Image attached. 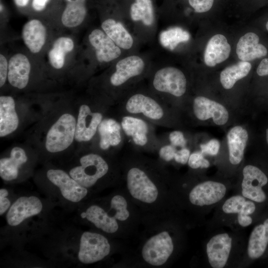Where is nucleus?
Here are the masks:
<instances>
[{"label": "nucleus", "mask_w": 268, "mask_h": 268, "mask_svg": "<svg viewBox=\"0 0 268 268\" xmlns=\"http://www.w3.org/2000/svg\"><path fill=\"white\" fill-rule=\"evenodd\" d=\"M257 73L259 76L268 75V59H264L260 63L257 69Z\"/></svg>", "instance_id": "nucleus-42"}, {"label": "nucleus", "mask_w": 268, "mask_h": 268, "mask_svg": "<svg viewBox=\"0 0 268 268\" xmlns=\"http://www.w3.org/2000/svg\"><path fill=\"white\" fill-rule=\"evenodd\" d=\"M151 86L153 93L179 112L176 100L182 98L187 89V80L182 71L173 67L160 68L152 76Z\"/></svg>", "instance_id": "nucleus-5"}, {"label": "nucleus", "mask_w": 268, "mask_h": 268, "mask_svg": "<svg viewBox=\"0 0 268 268\" xmlns=\"http://www.w3.org/2000/svg\"><path fill=\"white\" fill-rule=\"evenodd\" d=\"M8 71V62L5 57L2 54H0V86L1 87L4 84L7 78Z\"/></svg>", "instance_id": "nucleus-39"}, {"label": "nucleus", "mask_w": 268, "mask_h": 268, "mask_svg": "<svg viewBox=\"0 0 268 268\" xmlns=\"http://www.w3.org/2000/svg\"><path fill=\"white\" fill-rule=\"evenodd\" d=\"M47 36L45 25L39 20L33 19L23 26L22 37L28 50L33 54L39 53L44 46Z\"/></svg>", "instance_id": "nucleus-22"}, {"label": "nucleus", "mask_w": 268, "mask_h": 268, "mask_svg": "<svg viewBox=\"0 0 268 268\" xmlns=\"http://www.w3.org/2000/svg\"><path fill=\"white\" fill-rule=\"evenodd\" d=\"M252 67L248 62H240L224 69L220 75V81L224 88L230 89L239 80L246 76Z\"/></svg>", "instance_id": "nucleus-32"}, {"label": "nucleus", "mask_w": 268, "mask_h": 268, "mask_svg": "<svg viewBox=\"0 0 268 268\" xmlns=\"http://www.w3.org/2000/svg\"><path fill=\"white\" fill-rule=\"evenodd\" d=\"M101 28L121 49L129 50L133 46V38L121 22L112 18H108L102 23Z\"/></svg>", "instance_id": "nucleus-28"}, {"label": "nucleus", "mask_w": 268, "mask_h": 268, "mask_svg": "<svg viewBox=\"0 0 268 268\" xmlns=\"http://www.w3.org/2000/svg\"><path fill=\"white\" fill-rule=\"evenodd\" d=\"M30 70L31 64L27 56L22 53L13 55L8 61L9 83L18 89L24 88L28 83Z\"/></svg>", "instance_id": "nucleus-21"}, {"label": "nucleus", "mask_w": 268, "mask_h": 268, "mask_svg": "<svg viewBox=\"0 0 268 268\" xmlns=\"http://www.w3.org/2000/svg\"><path fill=\"white\" fill-rule=\"evenodd\" d=\"M231 47L226 37L220 34L212 36L207 43L204 61L208 67H213L228 59Z\"/></svg>", "instance_id": "nucleus-24"}, {"label": "nucleus", "mask_w": 268, "mask_h": 268, "mask_svg": "<svg viewBox=\"0 0 268 268\" xmlns=\"http://www.w3.org/2000/svg\"><path fill=\"white\" fill-rule=\"evenodd\" d=\"M15 102L9 96L0 97V136H5L15 131L18 126Z\"/></svg>", "instance_id": "nucleus-26"}, {"label": "nucleus", "mask_w": 268, "mask_h": 268, "mask_svg": "<svg viewBox=\"0 0 268 268\" xmlns=\"http://www.w3.org/2000/svg\"><path fill=\"white\" fill-rule=\"evenodd\" d=\"M133 150L139 152L156 153L159 145V136L155 125L137 116L120 114L117 117Z\"/></svg>", "instance_id": "nucleus-4"}, {"label": "nucleus", "mask_w": 268, "mask_h": 268, "mask_svg": "<svg viewBox=\"0 0 268 268\" xmlns=\"http://www.w3.org/2000/svg\"><path fill=\"white\" fill-rule=\"evenodd\" d=\"M8 192L6 189L0 190V215L1 216L10 207V201L7 198Z\"/></svg>", "instance_id": "nucleus-40"}, {"label": "nucleus", "mask_w": 268, "mask_h": 268, "mask_svg": "<svg viewBox=\"0 0 268 268\" xmlns=\"http://www.w3.org/2000/svg\"><path fill=\"white\" fill-rule=\"evenodd\" d=\"M131 17L134 21H141L146 26L154 21V10L151 0H135L130 8Z\"/></svg>", "instance_id": "nucleus-33"}, {"label": "nucleus", "mask_w": 268, "mask_h": 268, "mask_svg": "<svg viewBox=\"0 0 268 268\" xmlns=\"http://www.w3.org/2000/svg\"><path fill=\"white\" fill-rule=\"evenodd\" d=\"M48 179L60 190L63 197L72 202H78L86 198L89 190L80 185L69 174L61 169L47 172Z\"/></svg>", "instance_id": "nucleus-12"}, {"label": "nucleus", "mask_w": 268, "mask_h": 268, "mask_svg": "<svg viewBox=\"0 0 268 268\" xmlns=\"http://www.w3.org/2000/svg\"><path fill=\"white\" fill-rule=\"evenodd\" d=\"M256 209V206L255 203L250 201H246L242 211L238 214H244L247 215H250L252 214Z\"/></svg>", "instance_id": "nucleus-43"}, {"label": "nucleus", "mask_w": 268, "mask_h": 268, "mask_svg": "<svg viewBox=\"0 0 268 268\" xmlns=\"http://www.w3.org/2000/svg\"><path fill=\"white\" fill-rule=\"evenodd\" d=\"M66 7L61 17L64 26L73 28L80 25L87 13L86 0H65Z\"/></svg>", "instance_id": "nucleus-30"}, {"label": "nucleus", "mask_w": 268, "mask_h": 268, "mask_svg": "<svg viewBox=\"0 0 268 268\" xmlns=\"http://www.w3.org/2000/svg\"><path fill=\"white\" fill-rule=\"evenodd\" d=\"M27 161V156L23 149L19 147H13L10 152L9 157L1 158L0 160V176L6 181H10L17 178L18 169Z\"/></svg>", "instance_id": "nucleus-27"}, {"label": "nucleus", "mask_w": 268, "mask_h": 268, "mask_svg": "<svg viewBox=\"0 0 268 268\" xmlns=\"http://www.w3.org/2000/svg\"><path fill=\"white\" fill-rule=\"evenodd\" d=\"M266 140L268 144V128L266 130Z\"/></svg>", "instance_id": "nucleus-47"}, {"label": "nucleus", "mask_w": 268, "mask_h": 268, "mask_svg": "<svg viewBox=\"0 0 268 268\" xmlns=\"http://www.w3.org/2000/svg\"><path fill=\"white\" fill-rule=\"evenodd\" d=\"M75 118L71 114L62 115L49 129L45 147L50 152L56 153L67 148L75 137Z\"/></svg>", "instance_id": "nucleus-8"}, {"label": "nucleus", "mask_w": 268, "mask_h": 268, "mask_svg": "<svg viewBox=\"0 0 268 268\" xmlns=\"http://www.w3.org/2000/svg\"><path fill=\"white\" fill-rule=\"evenodd\" d=\"M242 195L251 201L262 202L266 199L263 187L268 182L266 175L257 167L246 165L242 171Z\"/></svg>", "instance_id": "nucleus-13"}, {"label": "nucleus", "mask_w": 268, "mask_h": 268, "mask_svg": "<svg viewBox=\"0 0 268 268\" xmlns=\"http://www.w3.org/2000/svg\"><path fill=\"white\" fill-rule=\"evenodd\" d=\"M188 164L190 168L194 169L206 168L210 166L209 162L204 157L203 154L199 151L191 153Z\"/></svg>", "instance_id": "nucleus-36"}, {"label": "nucleus", "mask_w": 268, "mask_h": 268, "mask_svg": "<svg viewBox=\"0 0 268 268\" xmlns=\"http://www.w3.org/2000/svg\"><path fill=\"white\" fill-rule=\"evenodd\" d=\"M188 1L196 12L202 13L211 8L214 0H188Z\"/></svg>", "instance_id": "nucleus-38"}, {"label": "nucleus", "mask_w": 268, "mask_h": 268, "mask_svg": "<svg viewBox=\"0 0 268 268\" xmlns=\"http://www.w3.org/2000/svg\"><path fill=\"white\" fill-rule=\"evenodd\" d=\"M248 138L247 131L241 126H234L229 130L227 143L229 160L232 164L236 165L242 161Z\"/></svg>", "instance_id": "nucleus-23"}, {"label": "nucleus", "mask_w": 268, "mask_h": 268, "mask_svg": "<svg viewBox=\"0 0 268 268\" xmlns=\"http://www.w3.org/2000/svg\"><path fill=\"white\" fill-rule=\"evenodd\" d=\"M48 1V0H33V7L36 10H42L45 7Z\"/></svg>", "instance_id": "nucleus-45"}, {"label": "nucleus", "mask_w": 268, "mask_h": 268, "mask_svg": "<svg viewBox=\"0 0 268 268\" xmlns=\"http://www.w3.org/2000/svg\"><path fill=\"white\" fill-rule=\"evenodd\" d=\"M69 174L80 185L88 190L108 177L117 180L121 178L120 162L112 164L105 157L96 152L88 153L81 156L79 165L71 169Z\"/></svg>", "instance_id": "nucleus-3"}, {"label": "nucleus", "mask_w": 268, "mask_h": 268, "mask_svg": "<svg viewBox=\"0 0 268 268\" xmlns=\"http://www.w3.org/2000/svg\"><path fill=\"white\" fill-rule=\"evenodd\" d=\"M237 220L239 224L243 227H247L250 225L252 222V218L249 215L244 214H238Z\"/></svg>", "instance_id": "nucleus-44"}, {"label": "nucleus", "mask_w": 268, "mask_h": 268, "mask_svg": "<svg viewBox=\"0 0 268 268\" xmlns=\"http://www.w3.org/2000/svg\"><path fill=\"white\" fill-rule=\"evenodd\" d=\"M220 142L216 139H212L206 143L200 144L201 151L204 154L211 156L216 155L220 149Z\"/></svg>", "instance_id": "nucleus-37"}, {"label": "nucleus", "mask_w": 268, "mask_h": 268, "mask_svg": "<svg viewBox=\"0 0 268 268\" xmlns=\"http://www.w3.org/2000/svg\"><path fill=\"white\" fill-rule=\"evenodd\" d=\"M135 151L120 162L125 192L144 212L156 213L161 207L168 176L162 163Z\"/></svg>", "instance_id": "nucleus-1"}, {"label": "nucleus", "mask_w": 268, "mask_h": 268, "mask_svg": "<svg viewBox=\"0 0 268 268\" xmlns=\"http://www.w3.org/2000/svg\"><path fill=\"white\" fill-rule=\"evenodd\" d=\"M226 190V187L223 183L206 181L192 188L188 195V199L194 205H210L221 200L225 196Z\"/></svg>", "instance_id": "nucleus-16"}, {"label": "nucleus", "mask_w": 268, "mask_h": 268, "mask_svg": "<svg viewBox=\"0 0 268 268\" xmlns=\"http://www.w3.org/2000/svg\"><path fill=\"white\" fill-rule=\"evenodd\" d=\"M191 109L197 120L204 121L212 119L217 126L225 125L229 119V112L223 105L202 96H197L193 100Z\"/></svg>", "instance_id": "nucleus-11"}, {"label": "nucleus", "mask_w": 268, "mask_h": 268, "mask_svg": "<svg viewBox=\"0 0 268 268\" xmlns=\"http://www.w3.org/2000/svg\"><path fill=\"white\" fill-rule=\"evenodd\" d=\"M190 154V150L188 147L182 148L176 152L174 160L176 163L185 165L188 163Z\"/></svg>", "instance_id": "nucleus-41"}, {"label": "nucleus", "mask_w": 268, "mask_h": 268, "mask_svg": "<svg viewBox=\"0 0 268 268\" xmlns=\"http://www.w3.org/2000/svg\"><path fill=\"white\" fill-rule=\"evenodd\" d=\"M96 134L98 146L102 151L117 152L124 147L126 138L117 118H105L100 123Z\"/></svg>", "instance_id": "nucleus-10"}, {"label": "nucleus", "mask_w": 268, "mask_h": 268, "mask_svg": "<svg viewBox=\"0 0 268 268\" xmlns=\"http://www.w3.org/2000/svg\"><path fill=\"white\" fill-rule=\"evenodd\" d=\"M174 251V242L171 233L161 226L143 240L139 257L147 266L161 267L168 262Z\"/></svg>", "instance_id": "nucleus-6"}, {"label": "nucleus", "mask_w": 268, "mask_h": 268, "mask_svg": "<svg viewBox=\"0 0 268 268\" xmlns=\"http://www.w3.org/2000/svg\"><path fill=\"white\" fill-rule=\"evenodd\" d=\"M111 249L110 241L104 235L85 231L80 238L78 259L84 264H93L107 257L110 254Z\"/></svg>", "instance_id": "nucleus-9"}, {"label": "nucleus", "mask_w": 268, "mask_h": 268, "mask_svg": "<svg viewBox=\"0 0 268 268\" xmlns=\"http://www.w3.org/2000/svg\"><path fill=\"white\" fill-rule=\"evenodd\" d=\"M246 201L243 196H233L223 203L222 207L223 211L226 213H240Z\"/></svg>", "instance_id": "nucleus-34"}, {"label": "nucleus", "mask_w": 268, "mask_h": 268, "mask_svg": "<svg viewBox=\"0 0 268 268\" xmlns=\"http://www.w3.org/2000/svg\"><path fill=\"white\" fill-rule=\"evenodd\" d=\"M259 42L258 36L253 32L247 33L242 36L236 47L239 59L242 61L248 62L266 56L267 49Z\"/></svg>", "instance_id": "nucleus-25"}, {"label": "nucleus", "mask_w": 268, "mask_h": 268, "mask_svg": "<svg viewBox=\"0 0 268 268\" xmlns=\"http://www.w3.org/2000/svg\"><path fill=\"white\" fill-rule=\"evenodd\" d=\"M266 28H267V30L268 31V21L266 24Z\"/></svg>", "instance_id": "nucleus-48"}, {"label": "nucleus", "mask_w": 268, "mask_h": 268, "mask_svg": "<svg viewBox=\"0 0 268 268\" xmlns=\"http://www.w3.org/2000/svg\"><path fill=\"white\" fill-rule=\"evenodd\" d=\"M268 244V218L263 224L257 225L249 237L248 255L251 259L261 257Z\"/></svg>", "instance_id": "nucleus-29"}, {"label": "nucleus", "mask_w": 268, "mask_h": 268, "mask_svg": "<svg viewBox=\"0 0 268 268\" xmlns=\"http://www.w3.org/2000/svg\"><path fill=\"white\" fill-rule=\"evenodd\" d=\"M73 40L69 37L62 36L57 38L53 43L48 54L50 65L59 69L65 65L66 55L74 49Z\"/></svg>", "instance_id": "nucleus-31"}, {"label": "nucleus", "mask_w": 268, "mask_h": 268, "mask_svg": "<svg viewBox=\"0 0 268 268\" xmlns=\"http://www.w3.org/2000/svg\"><path fill=\"white\" fill-rule=\"evenodd\" d=\"M117 103L118 114L137 116L155 126H181L180 113L153 92L128 91Z\"/></svg>", "instance_id": "nucleus-2"}, {"label": "nucleus", "mask_w": 268, "mask_h": 268, "mask_svg": "<svg viewBox=\"0 0 268 268\" xmlns=\"http://www.w3.org/2000/svg\"><path fill=\"white\" fill-rule=\"evenodd\" d=\"M104 119L103 113L83 104L79 109L76 124L75 139L78 142H89L94 139L98 128Z\"/></svg>", "instance_id": "nucleus-14"}, {"label": "nucleus", "mask_w": 268, "mask_h": 268, "mask_svg": "<svg viewBox=\"0 0 268 268\" xmlns=\"http://www.w3.org/2000/svg\"><path fill=\"white\" fill-rule=\"evenodd\" d=\"M17 4L20 5H24L26 4L28 0H15Z\"/></svg>", "instance_id": "nucleus-46"}, {"label": "nucleus", "mask_w": 268, "mask_h": 268, "mask_svg": "<svg viewBox=\"0 0 268 268\" xmlns=\"http://www.w3.org/2000/svg\"><path fill=\"white\" fill-rule=\"evenodd\" d=\"M144 69L145 63L139 56H130L120 60L109 77L113 88L111 102L117 103L128 92L130 84L142 76Z\"/></svg>", "instance_id": "nucleus-7"}, {"label": "nucleus", "mask_w": 268, "mask_h": 268, "mask_svg": "<svg viewBox=\"0 0 268 268\" xmlns=\"http://www.w3.org/2000/svg\"><path fill=\"white\" fill-rule=\"evenodd\" d=\"M232 238L227 233L214 235L206 245L209 263L213 268H222L226 264L232 247Z\"/></svg>", "instance_id": "nucleus-19"}, {"label": "nucleus", "mask_w": 268, "mask_h": 268, "mask_svg": "<svg viewBox=\"0 0 268 268\" xmlns=\"http://www.w3.org/2000/svg\"><path fill=\"white\" fill-rule=\"evenodd\" d=\"M160 137L175 147L180 148L187 147L188 140L181 131L174 130Z\"/></svg>", "instance_id": "nucleus-35"}, {"label": "nucleus", "mask_w": 268, "mask_h": 268, "mask_svg": "<svg viewBox=\"0 0 268 268\" xmlns=\"http://www.w3.org/2000/svg\"><path fill=\"white\" fill-rule=\"evenodd\" d=\"M88 40L99 62H111L121 54V48L102 30H93L89 34Z\"/></svg>", "instance_id": "nucleus-20"}, {"label": "nucleus", "mask_w": 268, "mask_h": 268, "mask_svg": "<svg viewBox=\"0 0 268 268\" xmlns=\"http://www.w3.org/2000/svg\"><path fill=\"white\" fill-rule=\"evenodd\" d=\"M81 216L101 231L111 235H122L127 230L102 205L92 204L89 205L81 214Z\"/></svg>", "instance_id": "nucleus-15"}, {"label": "nucleus", "mask_w": 268, "mask_h": 268, "mask_svg": "<svg viewBox=\"0 0 268 268\" xmlns=\"http://www.w3.org/2000/svg\"><path fill=\"white\" fill-rule=\"evenodd\" d=\"M134 204L125 191L117 193L109 199L108 210L126 230L137 220L138 215Z\"/></svg>", "instance_id": "nucleus-18"}, {"label": "nucleus", "mask_w": 268, "mask_h": 268, "mask_svg": "<svg viewBox=\"0 0 268 268\" xmlns=\"http://www.w3.org/2000/svg\"><path fill=\"white\" fill-rule=\"evenodd\" d=\"M42 209V201L38 197L22 196L10 206L6 215V220L9 225L16 226L26 219L38 215Z\"/></svg>", "instance_id": "nucleus-17"}]
</instances>
